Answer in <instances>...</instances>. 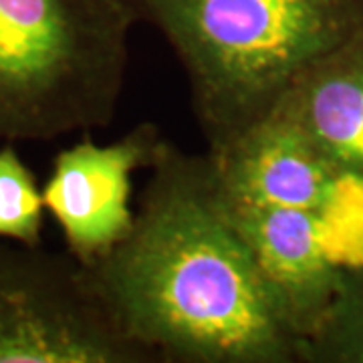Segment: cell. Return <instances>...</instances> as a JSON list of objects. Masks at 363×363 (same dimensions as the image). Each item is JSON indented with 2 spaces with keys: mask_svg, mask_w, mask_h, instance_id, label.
<instances>
[{
  "mask_svg": "<svg viewBox=\"0 0 363 363\" xmlns=\"http://www.w3.org/2000/svg\"><path fill=\"white\" fill-rule=\"evenodd\" d=\"M210 156L224 192L250 204L298 208L323 216L345 180L281 104L224 152Z\"/></svg>",
  "mask_w": 363,
  "mask_h": 363,
  "instance_id": "obj_6",
  "label": "cell"
},
{
  "mask_svg": "<svg viewBox=\"0 0 363 363\" xmlns=\"http://www.w3.org/2000/svg\"><path fill=\"white\" fill-rule=\"evenodd\" d=\"M164 135L154 121L133 125L111 143H97L91 133L52 160L40 186L45 208L59 224L67 252L89 267L116 248L131 230V176L156 162Z\"/></svg>",
  "mask_w": 363,
  "mask_h": 363,
  "instance_id": "obj_5",
  "label": "cell"
},
{
  "mask_svg": "<svg viewBox=\"0 0 363 363\" xmlns=\"http://www.w3.org/2000/svg\"><path fill=\"white\" fill-rule=\"evenodd\" d=\"M168 40L220 154L323 55L363 33V0H125Z\"/></svg>",
  "mask_w": 363,
  "mask_h": 363,
  "instance_id": "obj_2",
  "label": "cell"
},
{
  "mask_svg": "<svg viewBox=\"0 0 363 363\" xmlns=\"http://www.w3.org/2000/svg\"><path fill=\"white\" fill-rule=\"evenodd\" d=\"M0 363H156L125 337L69 252L0 238Z\"/></svg>",
  "mask_w": 363,
  "mask_h": 363,
  "instance_id": "obj_4",
  "label": "cell"
},
{
  "mask_svg": "<svg viewBox=\"0 0 363 363\" xmlns=\"http://www.w3.org/2000/svg\"><path fill=\"white\" fill-rule=\"evenodd\" d=\"M45 200L35 172L14 143L0 147V238L43 247Z\"/></svg>",
  "mask_w": 363,
  "mask_h": 363,
  "instance_id": "obj_10",
  "label": "cell"
},
{
  "mask_svg": "<svg viewBox=\"0 0 363 363\" xmlns=\"http://www.w3.org/2000/svg\"><path fill=\"white\" fill-rule=\"evenodd\" d=\"M279 104L345 180L363 184V33L305 69Z\"/></svg>",
  "mask_w": 363,
  "mask_h": 363,
  "instance_id": "obj_8",
  "label": "cell"
},
{
  "mask_svg": "<svg viewBox=\"0 0 363 363\" xmlns=\"http://www.w3.org/2000/svg\"><path fill=\"white\" fill-rule=\"evenodd\" d=\"M128 236L85 267L156 363H301L303 337L238 230L210 154L164 142Z\"/></svg>",
  "mask_w": 363,
  "mask_h": 363,
  "instance_id": "obj_1",
  "label": "cell"
},
{
  "mask_svg": "<svg viewBox=\"0 0 363 363\" xmlns=\"http://www.w3.org/2000/svg\"><path fill=\"white\" fill-rule=\"evenodd\" d=\"M226 200L260 271L305 341L335 295L341 272V264L325 250L323 216L298 208L250 204L228 194Z\"/></svg>",
  "mask_w": 363,
  "mask_h": 363,
  "instance_id": "obj_7",
  "label": "cell"
},
{
  "mask_svg": "<svg viewBox=\"0 0 363 363\" xmlns=\"http://www.w3.org/2000/svg\"><path fill=\"white\" fill-rule=\"evenodd\" d=\"M135 25L125 0H0V142L107 128Z\"/></svg>",
  "mask_w": 363,
  "mask_h": 363,
  "instance_id": "obj_3",
  "label": "cell"
},
{
  "mask_svg": "<svg viewBox=\"0 0 363 363\" xmlns=\"http://www.w3.org/2000/svg\"><path fill=\"white\" fill-rule=\"evenodd\" d=\"M301 363H363V267H341L335 295L303 341Z\"/></svg>",
  "mask_w": 363,
  "mask_h": 363,
  "instance_id": "obj_9",
  "label": "cell"
}]
</instances>
